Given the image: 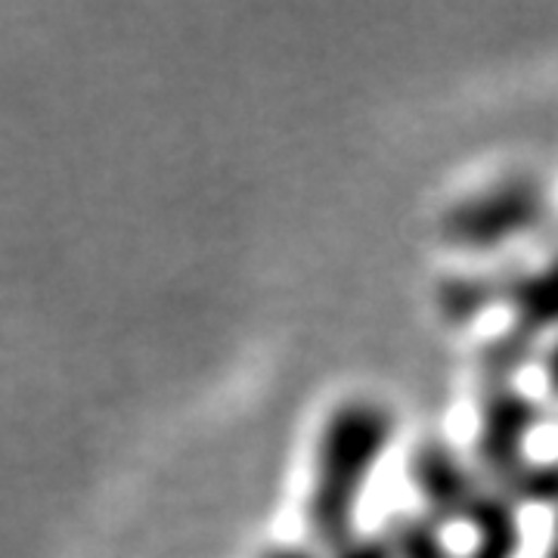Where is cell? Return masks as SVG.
Wrapping results in <instances>:
<instances>
[{"label": "cell", "mask_w": 558, "mask_h": 558, "mask_svg": "<svg viewBox=\"0 0 558 558\" xmlns=\"http://www.w3.org/2000/svg\"><path fill=\"white\" fill-rule=\"evenodd\" d=\"M391 438L395 416L379 400H344L326 416L304 499L307 537L319 553H336L344 539L354 537L363 487Z\"/></svg>", "instance_id": "cell-1"}, {"label": "cell", "mask_w": 558, "mask_h": 558, "mask_svg": "<svg viewBox=\"0 0 558 558\" xmlns=\"http://www.w3.org/2000/svg\"><path fill=\"white\" fill-rule=\"evenodd\" d=\"M546 218V193L534 178H506L478 193L453 202L440 220V233L465 252H487L494 245L524 236Z\"/></svg>", "instance_id": "cell-2"}, {"label": "cell", "mask_w": 558, "mask_h": 558, "mask_svg": "<svg viewBox=\"0 0 558 558\" xmlns=\"http://www.w3.org/2000/svg\"><path fill=\"white\" fill-rule=\"evenodd\" d=\"M539 407L524 391L512 388V381L487 385L481 400V422L475 435V459L499 484L512 478L524 459V444L537 428Z\"/></svg>", "instance_id": "cell-3"}, {"label": "cell", "mask_w": 558, "mask_h": 558, "mask_svg": "<svg viewBox=\"0 0 558 558\" xmlns=\"http://www.w3.org/2000/svg\"><path fill=\"white\" fill-rule=\"evenodd\" d=\"M410 481L425 502L435 524L450 519H465L472 502L478 499L475 481L469 475L465 462L453 453V447L440 438L418 440L410 453Z\"/></svg>", "instance_id": "cell-4"}, {"label": "cell", "mask_w": 558, "mask_h": 558, "mask_svg": "<svg viewBox=\"0 0 558 558\" xmlns=\"http://www.w3.org/2000/svg\"><path fill=\"white\" fill-rule=\"evenodd\" d=\"M499 299L512 311V329L524 339H537L549 329H558V255L539 264L537 270H524L519 277L499 282Z\"/></svg>", "instance_id": "cell-5"}, {"label": "cell", "mask_w": 558, "mask_h": 558, "mask_svg": "<svg viewBox=\"0 0 558 558\" xmlns=\"http://www.w3.org/2000/svg\"><path fill=\"white\" fill-rule=\"evenodd\" d=\"M465 521L475 534V546L465 558H519L521 524L512 499L502 494H478Z\"/></svg>", "instance_id": "cell-6"}, {"label": "cell", "mask_w": 558, "mask_h": 558, "mask_svg": "<svg viewBox=\"0 0 558 558\" xmlns=\"http://www.w3.org/2000/svg\"><path fill=\"white\" fill-rule=\"evenodd\" d=\"M497 295V282H487L481 277H450L440 286L438 304L444 317L453 323H465V319L478 317L484 307H490Z\"/></svg>", "instance_id": "cell-7"}, {"label": "cell", "mask_w": 558, "mask_h": 558, "mask_svg": "<svg viewBox=\"0 0 558 558\" xmlns=\"http://www.w3.org/2000/svg\"><path fill=\"white\" fill-rule=\"evenodd\" d=\"M385 537L391 539L395 558H453L440 539V527L425 515H400Z\"/></svg>", "instance_id": "cell-8"}, {"label": "cell", "mask_w": 558, "mask_h": 558, "mask_svg": "<svg viewBox=\"0 0 558 558\" xmlns=\"http://www.w3.org/2000/svg\"><path fill=\"white\" fill-rule=\"evenodd\" d=\"M502 497L512 502H558V459H546V462H524L512 478L502 484L499 490Z\"/></svg>", "instance_id": "cell-9"}, {"label": "cell", "mask_w": 558, "mask_h": 558, "mask_svg": "<svg viewBox=\"0 0 558 558\" xmlns=\"http://www.w3.org/2000/svg\"><path fill=\"white\" fill-rule=\"evenodd\" d=\"M332 558H395V549H391V539L388 537H360L354 534L351 539H344L336 553H329Z\"/></svg>", "instance_id": "cell-10"}, {"label": "cell", "mask_w": 558, "mask_h": 558, "mask_svg": "<svg viewBox=\"0 0 558 558\" xmlns=\"http://www.w3.org/2000/svg\"><path fill=\"white\" fill-rule=\"evenodd\" d=\"M258 558H323L314 543H270L258 553Z\"/></svg>", "instance_id": "cell-11"}, {"label": "cell", "mask_w": 558, "mask_h": 558, "mask_svg": "<svg viewBox=\"0 0 558 558\" xmlns=\"http://www.w3.org/2000/svg\"><path fill=\"white\" fill-rule=\"evenodd\" d=\"M543 379H546L549 395L558 400V341L546 351V360H543Z\"/></svg>", "instance_id": "cell-12"}, {"label": "cell", "mask_w": 558, "mask_h": 558, "mask_svg": "<svg viewBox=\"0 0 558 558\" xmlns=\"http://www.w3.org/2000/svg\"><path fill=\"white\" fill-rule=\"evenodd\" d=\"M546 558H558V539H556V543H553V549L546 553Z\"/></svg>", "instance_id": "cell-13"}]
</instances>
